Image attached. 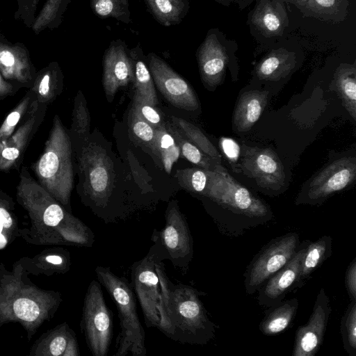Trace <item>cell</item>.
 <instances>
[{"mask_svg":"<svg viewBox=\"0 0 356 356\" xmlns=\"http://www.w3.org/2000/svg\"><path fill=\"white\" fill-rule=\"evenodd\" d=\"M156 270L159 281L157 329L182 343L206 345L217 327L200 299L201 293L191 286L172 282L163 261L156 264Z\"/></svg>","mask_w":356,"mask_h":356,"instance_id":"cell-1","label":"cell"},{"mask_svg":"<svg viewBox=\"0 0 356 356\" xmlns=\"http://www.w3.org/2000/svg\"><path fill=\"white\" fill-rule=\"evenodd\" d=\"M72 153L71 137L56 115L42 154L33 163V170L38 183L65 203L74 184Z\"/></svg>","mask_w":356,"mask_h":356,"instance_id":"cell-2","label":"cell"},{"mask_svg":"<svg viewBox=\"0 0 356 356\" xmlns=\"http://www.w3.org/2000/svg\"><path fill=\"white\" fill-rule=\"evenodd\" d=\"M95 274L115 302L120 331L116 338L114 356H145V334L137 312L135 296L127 280L114 274L109 267L97 266Z\"/></svg>","mask_w":356,"mask_h":356,"instance_id":"cell-3","label":"cell"},{"mask_svg":"<svg viewBox=\"0 0 356 356\" xmlns=\"http://www.w3.org/2000/svg\"><path fill=\"white\" fill-rule=\"evenodd\" d=\"M208 182L202 196L231 213L242 217L250 227L273 218L269 206L254 195L218 163L213 171L207 170Z\"/></svg>","mask_w":356,"mask_h":356,"instance_id":"cell-4","label":"cell"},{"mask_svg":"<svg viewBox=\"0 0 356 356\" xmlns=\"http://www.w3.org/2000/svg\"><path fill=\"white\" fill-rule=\"evenodd\" d=\"M152 241L162 261L168 259L175 268L186 273L193 257V239L186 218L176 201L168 205L165 225L161 230L153 231Z\"/></svg>","mask_w":356,"mask_h":356,"instance_id":"cell-5","label":"cell"},{"mask_svg":"<svg viewBox=\"0 0 356 356\" xmlns=\"http://www.w3.org/2000/svg\"><path fill=\"white\" fill-rule=\"evenodd\" d=\"M113 314L108 308L100 283L92 280L84 300L82 329L88 347L93 356H106L113 332Z\"/></svg>","mask_w":356,"mask_h":356,"instance_id":"cell-6","label":"cell"},{"mask_svg":"<svg viewBox=\"0 0 356 356\" xmlns=\"http://www.w3.org/2000/svg\"><path fill=\"white\" fill-rule=\"evenodd\" d=\"M299 235L291 232L271 241L252 260L244 273L246 293L252 295L294 256Z\"/></svg>","mask_w":356,"mask_h":356,"instance_id":"cell-7","label":"cell"},{"mask_svg":"<svg viewBox=\"0 0 356 356\" xmlns=\"http://www.w3.org/2000/svg\"><path fill=\"white\" fill-rule=\"evenodd\" d=\"M153 243L147 254L131 267V288L136 293L147 327L157 328L159 281L156 264L161 262Z\"/></svg>","mask_w":356,"mask_h":356,"instance_id":"cell-8","label":"cell"},{"mask_svg":"<svg viewBox=\"0 0 356 356\" xmlns=\"http://www.w3.org/2000/svg\"><path fill=\"white\" fill-rule=\"evenodd\" d=\"M147 59L154 85L170 104L189 111L200 108L198 98L187 81L155 53L148 54Z\"/></svg>","mask_w":356,"mask_h":356,"instance_id":"cell-9","label":"cell"},{"mask_svg":"<svg viewBox=\"0 0 356 356\" xmlns=\"http://www.w3.org/2000/svg\"><path fill=\"white\" fill-rule=\"evenodd\" d=\"M240 168L264 188L279 191L285 184L284 167L275 152L270 148L241 147Z\"/></svg>","mask_w":356,"mask_h":356,"instance_id":"cell-10","label":"cell"},{"mask_svg":"<svg viewBox=\"0 0 356 356\" xmlns=\"http://www.w3.org/2000/svg\"><path fill=\"white\" fill-rule=\"evenodd\" d=\"M331 311L329 297L322 288L317 295L307 323L299 326L296 331L293 356H314L318 351L323 341Z\"/></svg>","mask_w":356,"mask_h":356,"instance_id":"cell-11","label":"cell"},{"mask_svg":"<svg viewBox=\"0 0 356 356\" xmlns=\"http://www.w3.org/2000/svg\"><path fill=\"white\" fill-rule=\"evenodd\" d=\"M45 109V104H40L33 98L24 120L7 139L0 142L1 171H8L22 159L29 142L44 118Z\"/></svg>","mask_w":356,"mask_h":356,"instance_id":"cell-12","label":"cell"},{"mask_svg":"<svg viewBox=\"0 0 356 356\" xmlns=\"http://www.w3.org/2000/svg\"><path fill=\"white\" fill-rule=\"evenodd\" d=\"M356 177V159H337L319 172L310 182L305 202H317L350 185Z\"/></svg>","mask_w":356,"mask_h":356,"instance_id":"cell-13","label":"cell"},{"mask_svg":"<svg viewBox=\"0 0 356 356\" xmlns=\"http://www.w3.org/2000/svg\"><path fill=\"white\" fill-rule=\"evenodd\" d=\"M102 64V84L107 100L111 102L120 88L133 81V65L125 42L112 40L104 51Z\"/></svg>","mask_w":356,"mask_h":356,"instance_id":"cell-14","label":"cell"},{"mask_svg":"<svg viewBox=\"0 0 356 356\" xmlns=\"http://www.w3.org/2000/svg\"><path fill=\"white\" fill-rule=\"evenodd\" d=\"M196 58L204 86L213 90L223 81L228 56L217 34L209 31L197 49Z\"/></svg>","mask_w":356,"mask_h":356,"instance_id":"cell-15","label":"cell"},{"mask_svg":"<svg viewBox=\"0 0 356 356\" xmlns=\"http://www.w3.org/2000/svg\"><path fill=\"white\" fill-rule=\"evenodd\" d=\"M307 244L308 241H304L292 259L259 289L257 300L260 306L272 307L282 302L290 290L295 289Z\"/></svg>","mask_w":356,"mask_h":356,"instance_id":"cell-16","label":"cell"},{"mask_svg":"<svg viewBox=\"0 0 356 356\" xmlns=\"http://www.w3.org/2000/svg\"><path fill=\"white\" fill-rule=\"evenodd\" d=\"M251 22L265 37L281 35L289 24L284 4L281 0H260L252 14Z\"/></svg>","mask_w":356,"mask_h":356,"instance_id":"cell-17","label":"cell"},{"mask_svg":"<svg viewBox=\"0 0 356 356\" xmlns=\"http://www.w3.org/2000/svg\"><path fill=\"white\" fill-rule=\"evenodd\" d=\"M268 92L252 90L243 93L233 114V125L240 132L249 131L259 119L267 102Z\"/></svg>","mask_w":356,"mask_h":356,"instance_id":"cell-18","label":"cell"},{"mask_svg":"<svg viewBox=\"0 0 356 356\" xmlns=\"http://www.w3.org/2000/svg\"><path fill=\"white\" fill-rule=\"evenodd\" d=\"M133 65L134 94L152 106L159 103L154 83L149 71L147 56L140 44L129 49Z\"/></svg>","mask_w":356,"mask_h":356,"instance_id":"cell-19","label":"cell"},{"mask_svg":"<svg viewBox=\"0 0 356 356\" xmlns=\"http://www.w3.org/2000/svg\"><path fill=\"white\" fill-rule=\"evenodd\" d=\"M295 65V54L281 48L271 51L258 63L256 74L261 80L277 81L288 75Z\"/></svg>","mask_w":356,"mask_h":356,"instance_id":"cell-20","label":"cell"},{"mask_svg":"<svg viewBox=\"0 0 356 356\" xmlns=\"http://www.w3.org/2000/svg\"><path fill=\"white\" fill-rule=\"evenodd\" d=\"M298 304L296 298H292L270 307L259 324L261 332L266 336H274L286 330L295 318Z\"/></svg>","mask_w":356,"mask_h":356,"instance_id":"cell-21","label":"cell"},{"mask_svg":"<svg viewBox=\"0 0 356 356\" xmlns=\"http://www.w3.org/2000/svg\"><path fill=\"white\" fill-rule=\"evenodd\" d=\"M0 72L3 78L20 83L31 80V67L26 54L18 47L0 45Z\"/></svg>","mask_w":356,"mask_h":356,"instance_id":"cell-22","label":"cell"},{"mask_svg":"<svg viewBox=\"0 0 356 356\" xmlns=\"http://www.w3.org/2000/svg\"><path fill=\"white\" fill-rule=\"evenodd\" d=\"M332 244V237L325 235L307 245L295 287L302 286L312 273L330 257Z\"/></svg>","mask_w":356,"mask_h":356,"instance_id":"cell-23","label":"cell"},{"mask_svg":"<svg viewBox=\"0 0 356 356\" xmlns=\"http://www.w3.org/2000/svg\"><path fill=\"white\" fill-rule=\"evenodd\" d=\"M334 88L342 104L354 120H356V67L355 64L342 63L336 70Z\"/></svg>","mask_w":356,"mask_h":356,"instance_id":"cell-24","label":"cell"},{"mask_svg":"<svg viewBox=\"0 0 356 356\" xmlns=\"http://www.w3.org/2000/svg\"><path fill=\"white\" fill-rule=\"evenodd\" d=\"M63 76L56 66H49L35 79L32 90L33 98L40 104L53 102L61 92Z\"/></svg>","mask_w":356,"mask_h":356,"instance_id":"cell-25","label":"cell"},{"mask_svg":"<svg viewBox=\"0 0 356 356\" xmlns=\"http://www.w3.org/2000/svg\"><path fill=\"white\" fill-rule=\"evenodd\" d=\"M348 5V0H299L296 6L308 15L340 22L346 16Z\"/></svg>","mask_w":356,"mask_h":356,"instance_id":"cell-26","label":"cell"},{"mask_svg":"<svg viewBox=\"0 0 356 356\" xmlns=\"http://www.w3.org/2000/svg\"><path fill=\"white\" fill-rule=\"evenodd\" d=\"M165 127L179 145L180 154L186 160L210 171H213L216 165L220 163L187 140L172 122L165 123Z\"/></svg>","mask_w":356,"mask_h":356,"instance_id":"cell-27","label":"cell"},{"mask_svg":"<svg viewBox=\"0 0 356 356\" xmlns=\"http://www.w3.org/2000/svg\"><path fill=\"white\" fill-rule=\"evenodd\" d=\"M144 1L147 10L156 21L164 26L180 24L189 8L172 0H144Z\"/></svg>","mask_w":356,"mask_h":356,"instance_id":"cell-28","label":"cell"},{"mask_svg":"<svg viewBox=\"0 0 356 356\" xmlns=\"http://www.w3.org/2000/svg\"><path fill=\"white\" fill-rule=\"evenodd\" d=\"M170 119L171 122L187 140L200 148L204 154L221 163L220 153L197 127L183 118L174 115L170 116Z\"/></svg>","mask_w":356,"mask_h":356,"instance_id":"cell-29","label":"cell"},{"mask_svg":"<svg viewBox=\"0 0 356 356\" xmlns=\"http://www.w3.org/2000/svg\"><path fill=\"white\" fill-rule=\"evenodd\" d=\"M157 158L163 164L165 171L170 174L173 164L180 156V149L165 125L155 129Z\"/></svg>","mask_w":356,"mask_h":356,"instance_id":"cell-30","label":"cell"},{"mask_svg":"<svg viewBox=\"0 0 356 356\" xmlns=\"http://www.w3.org/2000/svg\"><path fill=\"white\" fill-rule=\"evenodd\" d=\"M90 117L86 99L79 91L74 100L73 110L72 136L78 145H83L90 135Z\"/></svg>","mask_w":356,"mask_h":356,"instance_id":"cell-31","label":"cell"},{"mask_svg":"<svg viewBox=\"0 0 356 356\" xmlns=\"http://www.w3.org/2000/svg\"><path fill=\"white\" fill-rule=\"evenodd\" d=\"M128 126L131 138L158 159L155 129L138 116L132 108L130 109L128 115Z\"/></svg>","mask_w":356,"mask_h":356,"instance_id":"cell-32","label":"cell"},{"mask_svg":"<svg viewBox=\"0 0 356 356\" xmlns=\"http://www.w3.org/2000/svg\"><path fill=\"white\" fill-rule=\"evenodd\" d=\"M90 6L100 18L111 17L124 24L132 22L129 0H90Z\"/></svg>","mask_w":356,"mask_h":356,"instance_id":"cell-33","label":"cell"},{"mask_svg":"<svg viewBox=\"0 0 356 356\" xmlns=\"http://www.w3.org/2000/svg\"><path fill=\"white\" fill-rule=\"evenodd\" d=\"M175 177L179 186L188 192L202 196L206 190L208 182L206 170L197 168L177 170Z\"/></svg>","mask_w":356,"mask_h":356,"instance_id":"cell-34","label":"cell"},{"mask_svg":"<svg viewBox=\"0 0 356 356\" xmlns=\"http://www.w3.org/2000/svg\"><path fill=\"white\" fill-rule=\"evenodd\" d=\"M343 348L350 356H356V300H351L341 320Z\"/></svg>","mask_w":356,"mask_h":356,"instance_id":"cell-35","label":"cell"},{"mask_svg":"<svg viewBox=\"0 0 356 356\" xmlns=\"http://www.w3.org/2000/svg\"><path fill=\"white\" fill-rule=\"evenodd\" d=\"M33 95L31 91L26 94L17 106L7 115L0 127V142L7 139L17 125L26 115Z\"/></svg>","mask_w":356,"mask_h":356,"instance_id":"cell-36","label":"cell"},{"mask_svg":"<svg viewBox=\"0 0 356 356\" xmlns=\"http://www.w3.org/2000/svg\"><path fill=\"white\" fill-rule=\"evenodd\" d=\"M131 108L142 120L145 121L154 129L161 128L165 125L161 113L154 106L148 104L140 97L134 95Z\"/></svg>","mask_w":356,"mask_h":356,"instance_id":"cell-37","label":"cell"},{"mask_svg":"<svg viewBox=\"0 0 356 356\" xmlns=\"http://www.w3.org/2000/svg\"><path fill=\"white\" fill-rule=\"evenodd\" d=\"M67 0H47L33 26L38 33L54 21Z\"/></svg>","mask_w":356,"mask_h":356,"instance_id":"cell-38","label":"cell"},{"mask_svg":"<svg viewBox=\"0 0 356 356\" xmlns=\"http://www.w3.org/2000/svg\"><path fill=\"white\" fill-rule=\"evenodd\" d=\"M13 309L18 318L29 322L35 321L40 314L38 305L27 298H19L15 300Z\"/></svg>","mask_w":356,"mask_h":356,"instance_id":"cell-39","label":"cell"},{"mask_svg":"<svg viewBox=\"0 0 356 356\" xmlns=\"http://www.w3.org/2000/svg\"><path fill=\"white\" fill-rule=\"evenodd\" d=\"M219 145L223 154L232 163L234 171L238 172L237 163L241 154L239 145L234 140L225 137L220 138Z\"/></svg>","mask_w":356,"mask_h":356,"instance_id":"cell-40","label":"cell"},{"mask_svg":"<svg viewBox=\"0 0 356 356\" xmlns=\"http://www.w3.org/2000/svg\"><path fill=\"white\" fill-rule=\"evenodd\" d=\"M65 218V212L58 204L49 202L43 213V220L47 225L55 227Z\"/></svg>","mask_w":356,"mask_h":356,"instance_id":"cell-41","label":"cell"},{"mask_svg":"<svg viewBox=\"0 0 356 356\" xmlns=\"http://www.w3.org/2000/svg\"><path fill=\"white\" fill-rule=\"evenodd\" d=\"M345 280L346 288L350 300H356V258L348 266Z\"/></svg>","mask_w":356,"mask_h":356,"instance_id":"cell-42","label":"cell"},{"mask_svg":"<svg viewBox=\"0 0 356 356\" xmlns=\"http://www.w3.org/2000/svg\"><path fill=\"white\" fill-rule=\"evenodd\" d=\"M67 346V339L63 336H58L50 343V352L54 356L60 355L66 350Z\"/></svg>","mask_w":356,"mask_h":356,"instance_id":"cell-43","label":"cell"},{"mask_svg":"<svg viewBox=\"0 0 356 356\" xmlns=\"http://www.w3.org/2000/svg\"><path fill=\"white\" fill-rule=\"evenodd\" d=\"M2 76L0 72V98L10 95L13 91L12 85L5 81Z\"/></svg>","mask_w":356,"mask_h":356,"instance_id":"cell-44","label":"cell"},{"mask_svg":"<svg viewBox=\"0 0 356 356\" xmlns=\"http://www.w3.org/2000/svg\"><path fill=\"white\" fill-rule=\"evenodd\" d=\"M0 220L6 228H9L12 225V218L9 213L2 207H0Z\"/></svg>","mask_w":356,"mask_h":356,"instance_id":"cell-45","label":"cell"},{"mask_svg":"<svg viewBox=\"0 0 356 356\" xmlns=\"http://www.w3.org/2000/svg\"><path fill=\"white\" fill-rule=\"evenodd\" d=\"M46 259L48 262L55 265H60L63 262V258L57 255L47 256Z\"/></svg>","mask_w":356,"mask_h":356,"instance_id":"cell-46","label":"cell"},{"mask_svg":"<svg viewBox=\"0 0 356 356\" xmlns=\"http://www.w3.org/2000/svg\"><path fill=\"white\" fill-rule=\"evenodd\" d=\"M178 4L189 8V1L188 0H172Z\"/></svg>","mask_w":356,"mask_h":356,"instance_id":"cell-47","label":"cell"},{"mask_svg":"<svg viewBox=\"0 0 356 356\" xmlns=\"http://www.w3.org/2000/svg\"><path fill=\"white\" fill-rule=\"evenodd\" d=\"M6 243V240L3 235H2L0 232V248H2L4 247V245Z\"/></svg>","mask_w":356,"mask_h":356,"instance_id":"cell-48","label":"cell"},{"mask_svg":"<svg viewBox=\"0 0 356 356\" xmlns=\"http://www.w3.org/2000/svg\"><path fill=\"white\" fill-rule=\"evenodd\" d=\"M290 2H291L292 3L296 5V3L299 1V0H288Z\"/></svg>","mask_w":356,"mask_h":356,"instance_id":"cell-49","label":"cell"},{"mask_svg":"<svg viewBox=\"0 0 356 356\" xmlns=\"http://www.w3.org/2000/svg\"><path fill=\"white\" fill-rule=\"evenodd\" d=\"M3 223L1 222V221L0 220V232H1L2 229H3Z\"/></svg>","mask_w":356,"mask_h":356,"instance_id":"cell-50","label":"cell"},{"mask_svg":"<svg viewBox=\"0 0 356 356\" xmlns=\"http://www.w3.org/2000/svg\"><path fill=\"white\" fill-rule=\"evenodd\" d=\"M214 1L219 2V3H222V2H224L225 0H214Z\"/></svg>","mask_w":356,"mask_h":356,"instance_id":"cell-51","label":"cell"}]
</instances>
